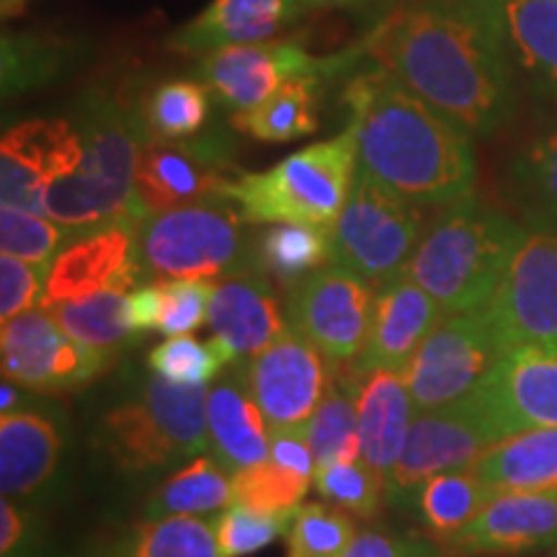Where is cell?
<instances>
[{"label": "cell", "mask_w": 557, "mask_h": 557, "mask_svg": "<svg viewBox=\"0 0 557 557\" xmlns=\"http://www.w3.org/2000/svg\"><path fill=\"white\" fill-rule=\"evenodd\" d=\"M372 308V282L329 263L287 289L284 315L292 331L310 341L333 367H341L359 357Z\"/></svg>", "instance_id": "cell-12"}, {"label": "cell", "mask_w": 557, "mask_h": 557, "mask_svg": "<svg viewBox=\"0 0 557 557\" xmlns=\"http://www.w3.org/2000/svg\"><path fill=\"white\" fill-rule=\"evenodd\" d=\"M354 377V374H351ZM315 470L331 462L361 459L359 416H357V377H333L329 393L305 426Z\"/></svg>", "instance_id": "cell-34"}, {"label": "cell", "mask_w": 557, "mask_h": 557, "mask_svg": "<svg viewBox=\"0 0 557 557\" xmlns=\"http://www.w3.org/2000/svg\"><path fill=\"white\" fill-rule=\"evenodd\" d=\"M517 86L557 101V0H487Z\"/></svg>", "instance_id": "cell-26"}, {"label": "cell", "mask_w": 557, "mask_h": 557, "mask_svg": "<svg viewBox=\"0 0 557 557\" xmlns=\"http://www.w3.org/2000/svg\"><path fill=\"white\" fill-rule=\"evenodd\" d=\"M114 357L116 354L70 338L45 308H32L5 320L0 333L3 380L34 393H60L88 385L114 364Z\"/></svg>", "instance_id": "cell-14"}, {"label": "cell", "mask_w": 557, "mask_h": 557, "mask_svg": "<svg viewBox=\"0 0 557 557\" xmlns=\"http://www.w3.org/2000/svg\"><path fill=\"white\" fill-rule=\"evenodd\" d=\"M148 364L160 377L176 385H207L222 374V359L209 344L191 336H171L150 351Z\"/></svg>", "instance_id": "cell-43"}, {"label": "cell", "mask_w": 557, "mask_h": 557, "mask_svg": "<svg viewBox=\"0 0 557 557\" xmlns=\"http://www.w3.org/2000/svg\"><path fill=\"white\" fill-rule=\"evenodd\" d=\"M127 318L135 333L158 331L160 320V284L145 282L137 289L129 292L127 299Z\"/></svg>", "instance_id": "cell-48"}, {"label": "cell", "mask_w": 557, "mask_h": 557, "mask_svg": "<svg viewBox=\"0 0 557 557\" xmlns=\"http://www.w3.org/2000/svg\"><path fill=\"white\" fill-rule=\"evenodd\" d=\"M160 320L163 336H189L207 320L214 284L201 278H160Z\"/></svg>", "instance_id": "cell-44"}, {"label": "cell", "mask_w": 557, "mask_h": 557, "mask_svg": "<svg viewBox=\"0 0 557 557\" xmlns=\"http://www.w3.org/2000/svg\"><path fill=\"white\" fill-rule=\"evenodd\" d=\"M367 58L472 137L517 111V78L487 0H413L369 34Z\"/></svg>", "instance_id": "cell-1"}, {"label": "cell", "mask_w": 557, "mask_h": 557, "mask_svg": "<svg viewBox=\"0 0 557 557\" xmlns=\"http://www.w3.org/2000/svg\"><path fill=\"white\" fill-rule=\"evenodd\" d=\"M498 496L491 483L478 475L475 468L442 472L426 480L416 493L413 508L429 532L447 540L478 519V513Z\"/></svg>", "instance_id": "cell-31"}, {"label": "cell", "mask_w": 557, "mask_h": 557, "mask_svg": "<svg viewBox=\"0 0 557 557\" xmlns=\"http://www.w3.org/2000/svg\"><path fill=\"white\" fill-rule=\"evenodd\" d=\"M357 176V139L351 129L302 148L274 169L243 173L227 186L248 225H315L333 230Z\"/></svg>", "instance_id": "cell-6"}, {"label": "cell", "mask_w": 557, "mask_h": 557, "mask_svg": "<svg viewBox=\"0 0 557 557\" xmlns=\"http://www.w3.org/2000/svg\"><path fill=\"white\" fill-rule=\"evenodd\" d=\"M553 557H557V553H555V555H553Z\"/></svg>", "instance_id": "cell-51"}, {"label": "cell", "mask_w": 557, "mask_h": 557, "mask_svg": "<svg viewBox=\"0 0 557 557\" xmlns=\"http://www.w3.org/2000/svg\"><path fill=\"white\" fill-rule=\"evenodd\" d=\"M462 557H513L557 545V493H498L478 519L444 540Z\"/></svg>", "instance_id": "cell-23"}, {"label": "cell", "mask_w": 557, "mask_h": 557, "mask_svg": "<svg viewBox=\"0 0 557 557\" xmlns=\"http://www.w3.org/2000/svg\"><path fill=\"white\" fill-rule=\"evenodd\" d=\"M209 109V90L199 81H163L145 96V120L152 137L184 139L201 135Z\"/></svg>", "instance_id": "cell-37"}, {"label": "cell", "mask_w": 557, "mask_h": 557, "mask_svg": "<svg viewBox=\"0 0 557 557\" xmlns=\"http://www.w3.org/2000/svg\"><path fill=\"white\" fill-rule=\"evenodd\" d=\"M357 524L331 504H302L287 534V557H344L357 540Z\"/></svg>", "instance_id": "cell-40"}, {"label": "cell", "mask_w": 557, "mask_h": 557, "mask_svg": "<svg viewBox=\"0 0 557 557\" xmlns=\"http://www.w3.org/2000/svg\"><path fill=\"white\" fill-rule=\"evenodd\" d=\"M470 398L500 438L557 429V348H511Z\"/></svg>", "instance_id": "cell-17"}, {"label": "cell", "mask_w": 557, "mask_h": 557, "mask_svg": "<svg viewBox=\"0 0 557 557\" xmlns=\"http://www.w3.org/2000/svg\"><path fill=\"white\" fill-rule=\"evenodd\" d=\"M41 395L0 416V493L16 504L45 498L65 459L67 416Z\"/></svg>", "instance_id": "cell-19"}, {"label": "cell", "mask_w": 557, "mask_h": 557, "mask_svg": "<svg viewBox=\"0 0 557 557\" xmlns=\"http://www.w3.org/2000/svg\"><path fill=\"white\" fill-rule=\"evenodd\" d=\"M83 139V160L45 194V214L88 235L120 222H143L135 178L139 152L152 132L145 99L129 88H90L75 101L73 116Z\"/></svg>", "instance_id": "cell-3"}, {"label": "cell", "mask_w": 557, "mask_h": 557, "mask_svg": "<svg viewBox=\"0 0 557 557\" xmlns=\"http://www.w3.org/2000/svg\"><path fill=\"white\" fill-rule=\"evenodd\" d=\"M233 504V472L218 457L201 455L171 472L145 506V519L209 517Z\"/></svg>", "instance_id": "cell-30"}, {"label": "cell", "mask_w": 557, "mask_h": 557, "mask_svg": "<svg viewBox=\"0 0 557 557\" xmlns=\"http://www.w3.org/2000/svg\"><path fill=\"white\" fill-rule=\"evenodd\" d=\"M75 238H81L75 230H70L60 222H54L45 214L26 212L18 207L0 209V246L3 253L21 259L32 267L45 269L50 274L52 261L65 246Z\"/></svg>", "instance_id": "cell-38"}, {"label": "cell", "mask_w": 557, "mask_h": 557, "mask_svg": "<svg viewBox=\"0 0 557 557\" xmlns=\"http://www.w3.org/2000/svg\"><path fill=\"white\" fill-rule=\"evenodd\" d=\"M344 103L357 139V171L418 207L470 197L475 145L455 120L377 65L346 83Z\"/></svg>", "instance_id": "cell-2"}, {"label": "cell", "mask_w": 557, "mask_h": 557, "mask_svg": "<svg viewBox=\"0 0 557 557\" xmlns=\"http://www.w3.org/2000/svg\"><path fill=\"white\" fill-rule=\"evenodd\" d=\"M246 218L227 197L148 214L137 227L145 276L227 278L256 271Z\"/></svg>", "instance_id": "cell-7"}, {"label": "cell", "mask_w": 557, "mask_h": 557, "mask_svg": "<svg viewBox=\"0 0 557 557\" xmlns=\"http://www.w3.org/2000/svg\"><path fill=\"white\" fill-rule=\"evenodd\" d=\"M423 233L421 207L357 171L331 230V263L380 284L408 269Z\"/></svg>", "instance_id": "cell-8"}, {"label": "cell", "mask_w": 557, "mask_h": 557, "mask_svg": "<svg viewBox=\"0 0 557 557\" xmlns=\"http://www.w3.org/2000/svg\"><path fill=\"white\" fill-rule=\"evenodd\" d=\"M357 54L341 58H315L292 41H267V45L227 47L209 52L199 60V81L209 94L233 114H246L261 107L284 83L299 78H333L354 65Z\"/></svg>", "instance_id": "cell-13"}, {"label": "cell", "mask_w": 557, "mask_h": 557, "mask_svg": "<svg viewBox=\"0 0 557 557\" xmlns=\"http://www.w3.org/2000/svg\"><path fill=\"white\" fill-rule=\"evenodd\" d=\"M21 3H24V0H3V13H5V16H9V13H16L21 9Z\"/></svg>", "instance_id": "cell-50"}, {"label": "cell", "mask_w": 557, "mask_h": 557, "mask_svg": "<svg viewBox=\"0 0 557 557\" xmlns=\"http://www.w3.org/2000/svg\"><path fill=\"white\" fill-rule=\"evenodd\" d=\"M139 222H120L81 235L52 261L39 308L83 299L103 289L132 292L143 284L145 269L137 246Z\"/></svg>", "instance_id": "cell-20"}, {"label": "cell", "mask_w": 557, "mask_h": 557, "mask_svg": "<svg viewBox=\"0 0 557 557\" xmlns=\"http://www.w3.org/2000/svg\"><path fill=\"white\" fill-rule=\"evenodd\" d=\"M312 478L284 470L274 459L233 472V504L263 513H295L308 496Z\"/></svg>", "instance_id": "cell-39"}, {"label": "cell", "mask_w": 557, "mask_h": 557, "mask_svg": "<svg viewBox=\"0 0 557 557\" xmlns=\"http://www.w3.org/2000/svg\"><path fill=\"white\" fill-rule=\"evenodd\" d=\"M256 271H263L282 287H295L299 278L331 261V230L315 225H267L253 238Z\"/></svg>", "instance_id": "cell-32"}, {"label": "cell", "mask_w": 557, "mask_h": 557, "mask_svg": "<svg viewBox=\"0 0 557 557\" xmlns=\"http://www.w3.org/2000/svg\"><path fill=\"white\" fill-rule=\"evenodd\" d=\"M207 323L212 329L207 344L225 367L256 357L289 331L274 284L263 271H243L214 284Z\"/></svg>", "instance_id": "cell-22"}, {"label": "cell", "mask_w": 557, "mask_h": 557, "mask_svg": "<svg viewBox=\"0 0 557 557\" xmlns=\"http://www.w3.org/2000/svg\"><path fill=\"white\" fill-rule=\"evenodd\" d=\"M333 369L310 341L289 329L246 361V380L271 429H302L329 393Z\"/></svg>", "instance_id": "cell-16"}, {"label": "cell", "mask_w": 557, "mask_h": 557, "mask_svg": "<svg viewBox=\"0 0 557 557\" xmlns=\"http://www.w3.org/2000/svg\"><path fill=\"white\" fill-rule=\"evenodd\" d=\"M506 351L557 348V235L527 227L496 295L485 305Z\"/></svg>", "instance_id": "cell-15"}, {"label": "cell", "mask_w": 557, "mask_h": 557, "mask_svg": "<svg viewBox=\"0 0 557 557\" xmlns=\"http://www.w3.org/2000/svg\"><path fill=\"white\" fill-rule=\"evenodd\" d=\"M498 442L504 438L470 395L449 406L421 410L410 423L406 449L385 485L387 500L393 506L413 508L416 493L426 480L442 472L475 468Z\"/></svg>", "instance_id": "cell-11"}, {"label": "cell", "mask_w": 557, "mask_h": 557, "mask_svg": "<svg viewBox=\"0 0 557 557\" xmlns=\"http://www.w3.org/2000/svg\"><path fill=\"white\" fill-rule=\"evenodd\" d=\"M129 292L103 289L83 299L54 305L50 312L60 329L83 346L116 354L137 336L127 318Z\"/></svg>", "instance_id": "cell-36"}, {"label": "cell", "mask_w": 557, "mask_h": 557, "mask_svg": "<svg viewBox=\"0 0 557 557\" xmlns=\"http://www.w3.org/2000/svg\"><path fill=\"white\" fill-rule=\"evenodd\" d=\"M111 557H222L214 519H143L124 532Z\"/></svg>", "instance_id": "cell-35"}, {"label": "cell", "mask_w": 557, "mask_h": 557, "mask_svg": "<svg viewBox=\"0 0 557 557\" xmlns=\"http://www.w3.org/2000/svg\"><path fill=\"white\" fill-rule=\"evenodd\" d=\"M524 230L470 194L431 222L406 271L444 315L480 310L496 295Z\"/></svg>", "instance_id": "cell-4"}, {"label": "cell", "mask_w": 557, "mask_h": 557, "mask_svg": "<svg viewBox=\"0 0 557 557\" xmlns=\"http://www.w3.org/2000/svg\"><path fill=\"white\" fill-rule=\"evenodd\" d=\"M320 78H299L284 83L261 107L235 114V127L261 143H292L318 129Z\"/></svg>", "instance_id": "cell-33"}, {"label": "cell", "mask_w": 557, "mask_h": 557, "mask_svg": "<svg viewBox=\"0 0 557 557\" xmlns=\"http://www.w3.org/2000/svg\"><path fill=\"white\" fill-rule=\"evenodd\" d=\"M438 547L431 540L410 537V534L367 529L359 532L344 557H436Z\"/></svg>", "instance_id": "cell-47"}, {"label": "cell", "mask_w": 557, "mask_h": 557, "mask_svg": "<svg viewBox=\"0 0 557 557\" xmlns=\"http://www.w3.org/2000/svg\"><path fill=\"white\" fill-rule=\"evenodd\" d=\"M310 9H364L372 0H302Z\"/></svg>", "instance_id": "cell-49"}, {"label": "cell", "mask_w": 557, "mask_h": 557, "mask_svg": "<svg viewBox=\"0 0 557 557\" xmlns=\"http://www.w3.org/2000/svg\"><path fill=\"white\" fill-rule=\"evenodd\" d=\"M209 447L230 472L269 459L271 426L246 380V364H230L207 389Z\"/></svg>", "instance_id": "cell-25"}, {"label": "cell", "mask_w": 557, "mask_h": 557, "mask_svg": "<svg viewBox=\"0 0 557 557\" xmlns=\"http://www.w3.org/2000/svg\"><path fill=\"white\" fill-rule=\"evenodd\" d=\"M506 191L527 227L557 235V124L511 158Z\"/></svg>", "instance_id": "cell-29"}, {"label": "cell", "mask_w": 557, "mask_h": 557, "mask_svg": "<svg viewBox=\"0 0 557 557\" xmlns=\"http://www.w3.org/2000/svg\"><path fill=\"white\" fill-rule=\"evenodd\" d=\"M498 493H557V429L521 431L498 442L475 465Z\"/></svg>", "instance_id": "cell-28"}, {"label": "cell", "mask_w": 557, "mask_h": 557, "mask_svg": "<svg viewBox=\"0 0 557 557\" xmlns=\"http://www.w3.org/2000/svg\"><path fill=\"white\" fill-rule=\"evenodd\" d=\"M447 318L434 302L429 292H423L410 278L406 269L400 274L385 278L374 289L372 323L359 357L351 361L348 372L354 377L393 369L403 372L413 359L418 346L429 338V333Z\"/></svg>", "instance_id": "cell-21"}, {"label": "cell", "mask_w": 557, "mask_h": 557, "mask_svg": "<svg viewBox=\"0 0 557 557\" xmlns=\"http://www.w3.org/2000/svg\"><path fill=\"white\" fill-rule=\"evenodd\" d=\"M207 389L152 372L101 416L96 444L124 475H171L207 455Z\"/></svg>", "instance_id": "cell-5"}, {"label": "cell", "mask_w": 557, "mask_h": 557, "mask_svg": "<svg viewBox=\"0 0 557 557\" xmlns=\"http://www.w3.org/2000/svg\"><path fill=\"white\" fill-rule=\"evenodd\" d=\"M243 173L235 163L233 139L222 132H201L184 139L150 137L137 163V207L148 218L220 199Z\"/></svg>", "instance_id": "cell-10"}, {"label": "cell", "mask_w": 557, "mask_h": 557, "mask_svg": "<svg viewBox=\"0 0 557 557\" xmlns=\"http://www.w3.org/2000/svg\"><path fill=\"white\" fill-rule=\"evenodd\" d=\"M506 354L487 308L447 315L403 369L416 413L462 400Z\"/></svg>", "instance_id": "cell-9"}, {"label": "cell", "mask_w": 557, "mask_h": 557, "mask_svg": "<svg viewBox=\"0 0 557 557\" xmlns=\"http://www.w3.org/2000/svg\"><path fill=\"white\" fill-rule=\"evenodd\" d=\"M312 483L325 504L341 508L348 517L372 519L385 498V483L364 459L331 462L325 468H318Z\"/></svg>", "instance_id": "cell-41"}, {"label": "cell", "mask_w": 557, "mask_h": 557, "mask_svg": "<svg viewBox=\"0 0 557 557\" xmlns=\"http://www.w3.org/2000/svg\"><path fill=\"white\" fill-rule=\"evenodd\" d=\"M297 513V511H295ZM295 513H263L256 508L230 504L214 519V534L222 557H248L289 534Z\"/></svg>", "instance_id": "cell-42"}, {"label": "cell", "mask_w": 557, "mask_h": 557, "mask_svg": "<svg viewBox=\"0 0 557 557\" xmlns=\"http://www.w3.org/2000/svg\"><path fill=\"white\" fill-rule=\"evenodd\" d=\"M45 282V269L13 259L9 253L0 256V318H3V323L32 310L37 299H41Z\"/></svg>", "instance_id": "cell-45"}, {"label": "cell", "mask_w": 557, "mask_h": 557, "mask_svg": "<svg viewBox=\"0 0 557 557\" xmlns=\"http://www.w3.org/2000/svg\"><path fill=\"white\" fill-rule=\"evenodd\" d=\"M83 139L73 120H29L0 145V194L5 207L45 214V194L81 165ZM47 218V214H45Z\"/></svg>", "instance_id": "cell-18"}, {"label": "cell", "mask_w": 557, "mask_h": 557, "mask_svg": "<svg viewBox=\"0 0 557 557\" xmlns=\"http://www.w3.org/2000/svg\"><path fill=\"white\" fill-rule=\"evenodd\" d=\"M302 0H212L197 18L171 34L169 47L205 54L227 47L267 45L305 16Z\"/></svg>", "instance_id": "cell-24"}, {"label": "cell", "mask_w": 557, "mask_h": 557, "mask_svg": "<svg viewBox=\"0 0 557 557\" xmlns=\"http://www.w3.org/2000/svg\"><path fill=\"white\" fill-rule=\"evenodd\" d=\"M357 416L361 459L387 485L395 465L400 462L410 423L416 418V406L403 372L377 369L357 377Z\"/></svg>", "instance_id": "cell-27"}, {"label": "cell", "mask_w": 557, "mask_h": 557, "mask_svg": "<svg viewBox=\"0 0 557 557\" xmlns=\"http://www.w3.org/2000/svg\"><path fill=\"white\" fill-rule=\"evenodd\" d=\"M45 537L39 519L16 500H0V557H39Z\"/></svg>", "instance_id": "cell-46"}]
</instances>
